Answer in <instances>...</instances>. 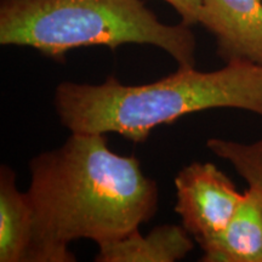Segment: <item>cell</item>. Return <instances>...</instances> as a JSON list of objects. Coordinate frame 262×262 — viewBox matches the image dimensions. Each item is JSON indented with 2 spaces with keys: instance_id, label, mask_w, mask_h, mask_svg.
Wrapping results in <instances>:
<instances>
[{
  "instance_id": "obj_1",
  "label": "cell",
  "mask_w": 262,
  "mask_h": 262,
  "mask_svg": "<svg viewBox=\"0 0 262 262\" xmlns=\"http://www.w3.org/2000/svg\"><path fill=\"white\" fill-rule=\"evenodd\" d=\"M27 196L49 247L67 262L68 245L90 239L97 245L129 235L156 215L159 192L139 159L114 153L106 134L72 133L58 148L29 162Z\"/></svg>"
},
{
  "instance_id": "obj_2",
  "label": "cell",
  "mask_w": 262,
  "mask_h": 262,
  "mask_svg": "<svg viewBox=\"0 0 262 262\" xmlns=\"http://www.w3.org/2000/svg\"><path fill=\"white\" fill-rule=\"evenodd\" d=\"M54 104L71 133H114L141 143L155 127L211 108L262 116V66L231 61L212 72L179 67L168 77L141 85H125L113 75L97 85L62 81Z\"/></svg>"
},
{
  "instance_id": "obj_3",
  "label": "cell",
  "mask_w": 262,
  "mask_h": 262,
  "mask_svg": "<svg viewBox=\"0 0 262 262\" xmlns=\"http://www.w3.org/2000/svg\"><path fill=\"white\" fill-rule=\"evenodd\" d=\"M0 44L29 47L64 62L84 47L153 45L179 67H194L191 27L160 22L141 0H0Z\"/></svg>"
},
{
  "instance_id": "obj_4",
  "label": "cell",
  "mask_w": 262,
  "mask_h": 262,
  "mask_svg": "<svg viewBox=\"0 0 262 262\" xmlns=\"http://www.w3.org/2000/svg\"><path fill=\"white\" fill-rule=\"evenodd\" d=\"M175 187V211L201 248L224 231L243 198L231 179L212 163L194 162L182 168Z\"/></svg>"
},
{
  "instance_id": "obj_5",
  "label": "cell",
  "mask_w": 262,
  "mask_h": 262,
  "mask_svg": "<svg viewBox=\"0 0 262 262\" xmlns=\"http://www.w3.org/2000/svg\"><path fill=\"white\" fill-rule=\"evenodd\" d=\"M0 262H67L44 242L27 193L8 165L0 168Z\"/></svg>"
},
{
  "instance_id": "obj_6",
  "label": "cell",
  "mask_w": 262,
  "mask_h": 262,
  "mask_svg": "<svg viewBox=\"0 0 262 262\" xmlns=\"http://www.w3.org/2000/svg\"><path fill=\"white\" fill-rule=\"evenodd\" d=\"M199 25L214 35L226 63L262 66V0H203Z\"/></svg>"
},
{
  "instance_id": "obj_7",
  "label": "cell",
  "mask_w": 262,
  "mask_h": 262,
  "mask_svg": "<svg viewBox=\"0 0 262 262\" xmlns=\"http://www.w3.org/2000/svg\"><path fill=\"white\" fill-rule=\"evenodd\" d=\"M203 250V262H262V188L249 185L224 231Z\"/></svg>"
},
{
  "instance_id": "obj_8",
  "label": "cell",
  "mask_w": 262,
  "mask_h": 262,
  "mask_svg": "<svg viewBox=\"0 0 262 262\" xmlns=\"http://www.w3.org/2000/svg\"><path fill=\"white\" fill-rule=\"evenodd\" d=\"M183 226L160 225L146 235L139 229L126 237L98 245L97 262H175L193 250Z\"/></svg>"
},
{
  "instance_id": "obj_9",
  "label": "cell",
  "mask_w": 262,
  "mask_h": 262,
  "mask_svg": "<svg viewBox=\"0 0 262 262\" xmlns=\"http://www.w3.org/2000/svg\"><path fill=\"white\" fill-rule=\"evenodd\" d=\"M206 147L216 157L231 164L248 185L262 188V139L253 143L209 139Z\"/></svg>"
},
{
  "instance_id": "obj_10",
  "label": "cell",
  "mask_w": 262,
  "mask_h": 262,
  "mask_svg": "<svg viewBox=\"0 0 262 262\" xmlns=\"http://www.w3.org/2000/svg\"><path fill=\"white\" fill-rule=\"evenodd\" d=\"M181 16V24L192 27L199 25L203 0H164Z\"/></svg>"
}]
</instances>
